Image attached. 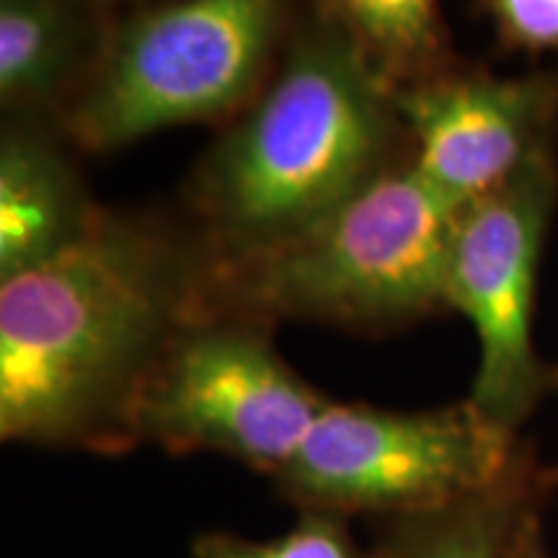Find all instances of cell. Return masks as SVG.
I'll list each match as a JSON object with an SVG mask.
<instances>
[{
    "instance_id": "5b68a950",
    "label": "cell",
    "mask_w": 558,
    "mask_h": 558,
    "mask_svg": "<svg viewBox=\"0 0 558 558\" xmlns=\"http://www.w3.org/2000/svg\"><path fill=\"white\" fill-rule=\"evenodd\" d=\"M525 452L471 399L418 411L329 401L275 484L300 512L393 518L497 484Z\"/></svg>"
},
{
    "instance_id": "30bf717a",
    "label": "cell",
    "mask_w": 558,
    "mask_h": 558,
    "mask_svg": "<svg viewBox=\"0 0 558 558\" xmlns=\"http://www.w3.org/2000/svg\"><path fill=\"white\" fill-rule=\"evenodd\" d=\"M96 5L99 0H0L3 114L62 124L109 32Z\"/></svg>"
},
{
    "instance_id": "3957f363",
    "label": "cell",
    "mask_w": 558,
    "mask_h": 558,
    "mask_svg": "<svg viewBox=\"0 0 558 558\" xmlns=\"http://www.w3.org/2000/svg\"><path fill=\"white\" fill-rule=\"evenodd\" d=\"M452 209L409 156L292 239L215 259L207 308L264 324L388 331L445 308Z\"/></svg>"
},
{
    "instance_id": "4fadbf2b",
    "label": "cell",
    "mask_w": 558,
    "mask_h": 558,
    "mask_svg": "<svg viewBox=\"0 0 558 558\" xmlns=\"http://www.w3.org/2000/svg\"><path fill=\"white\" fill-rule=\"evenodd\" d=\"M192 558H369L347 527V518L303 512L288 533L271 541H248L230 533H205L194 541Z\"/></svg>"
},
{
    "instance_id": "8992f818",
    "label": "cell",
    "mask_w": 558,
    "mask_h": 558,
    "mask_svg": "<svg viewBox=\"0 0 558 558\" xmlns=\"http://www.w3.org/2000/svg\"><path fill=\"white\" fill-rule=\"evenodd\" d=\"M329 401L279 354L271 324L205 308L145 380L135 437L171 456L233 458L275 478Z\"/></svg>"
},
{
    "instance_id": "6da1fadb",
    "label": "cell",
    "mask_w": 558,
    "mask_h": 558,
    "mask_svg": "<svg viewBox=\"0 0 558 558\" xmlns=\"http://www.w3.org/2000/svg\"><path fill=\"white\" fill-rule=\"evenodd\" d=\"M215 254L192 226L104 207L45 267L0 279V437L120 456L160 354L207 308Z\"/></svg>"
},
{
    "instance_id": "2e32d148",
    "label": "cell",
    "mask_w": 558,
    "mask_h": 558,
    "mask_svg": "<svg viewBox=\"0 0 558 558\" xmlns=\"http://www.w3.org/2000/svg\"><path fill=\"white\" fill-rule=\"evenodd\" d=\"M99 3H104V0H99ZM143 3H153V0H143Z\"/></svg>"
},
{
    "instance_id": "ba28073f",
    "label": "cell",
    "mask_w": 558,
    "mask_h": 558,
    "mask_svg": "<svg viewBox=\"0 0 558 558\" xmlns=\"http://www.w3.org/2000/svg\"><path fill=\"white\" fill-rule=\"evenodd\" d=\"M393 104L411 169L460 213L550 148L558 78L439 68L393 86Z\"/></svg>"
},
{
    "instance_id": "5bb4252c",
    "label": "cell",
    "mask_w": 558,
    "mask_h": 558,
    "mask_svg": "<svg viewBox=\"0 0 558 558\" xmlns=\"http://www.w3.org/2000/svg\"><path fill=\"white\" fill-rule=\"evenodd\" d=\"M505 45L558 54V0H488Z\"/></svg>"
},
{
    "instance_id": "7a4b0ae2",
    "label": "cell",
    "mask_w": 558,
    "mask_h": 558,
    "mask_svg": "<svg viewBox=\"0 0 558 558\" xmlns=\"http://www.w3.org/2000/svg\"><path fill=\"white\" fill-rule=\"evenodd\" d=\"M403 135L393 83L316 16L197 160L192 226L220 262L277 246L399 163Z\"/></svg>"
},
{
    "instance_id": "8fae6325",
    "label": "cell",
    "mask_w": 558,
    "mask_h": 558,
    "mask_svg": "<svg viewBox=\"0 0 558 558\" xmlns=\"http://www.w3.org/2000/svg\"><path fill=\"white\" fill-rule=\"evenodd\" d=\"M558 473L525 452L497 484L435 509L383 518L369 558H505L514 530L543 509Z\"/></svg>"
},
{
    "instance_id": "277c9868",
    "label": "cell",
    "mask_w": 558,
    "mask_h": 558,
    "mask_svg": "<svg viewBox=\"0 0 558 558\" xmlns=\"http://www.w3.org/2000/svg\"><path fill=\"white\" fill-rule=\"evenodd\" d=\"M290 13L292 0L143 3L109 24L62 128L78 150L107 153L181 124H226L275 73Z\"/></svg>"
},
{
    "instance_id": "7c38bea8",
    "label": "cell",
    "mask_w": 558,
    "mask_h": 558,
    "mask_svg": "<svg viewBox=\"0 0 558 558\" xmlns=\"http://www.w3.org/2000/svg\"><path fill=\"white\" fill-rule=\"evenodd\" d=\"M313 9L393 86L445 68L437 0H313Z\"/></svg>"
},
{
    "instance_id": "52a82bcc",
    "label": "cell",
    "mask_w": 558,
    "mask_h": 558,
    "mask_svg": "<svg viewBox=\"0 0 558 558\" xmlns=\"http://www.w3.org/2000/svg\"><path fill=\"white\" fill-rule=\"evenodd\" d=\"M558 199L554 150H541L507 184L460 209L452 228L445 308L476 329L478 369L469 399L518 435L558 378L535 349V290Z\"/></svg>"
},
{
    "instance_id": "9c48e42d",
    "label": "cell",
    "mask_w": 558,
    "mask_h": 558,
    "mask_svg": "<svg viewBox=\"0 0 558 558\" xmlns=\"http://www.w3.org/2000/svg\"><path fill=\"white\" fill-rule=\"evenodd\" d=\"M65 128L3 114L0 130V279L39 269L81 243L104 207L90 194Z\"/></svg>"
},
{
    "instance_id": "9a60e30c",
    "label": "cell",
    "mask_w": 558,
    "mask_h": 558,
    "mask_svg": "<svg viewBox=\"0 0 558 558\" xmlns=\"http://www.w3.org/2000/svg\"><path fill=\"white\" fill-rule=\"evenodd\" d=\"M543 509H533L509 541L505 558H550L546 535H543Z\"/></svg>"
}]
</instances>
